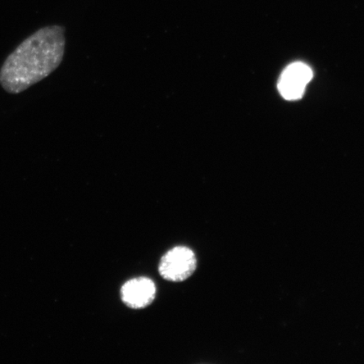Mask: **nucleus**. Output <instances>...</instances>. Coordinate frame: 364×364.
<instances>
[{"mask_svg": "<svg viewBox=\"0 0 364 364\" xmlns=\"http://www.w3.org/2000/svg\"><path fill=\"white\" fill-rule=\"evenodd\" d=\"M156 284L144 277L127 281L121 290L122 302L134 309L146 308L156 299Z\"/></svg>", "mask_w": 364, "mask_h": 364, "instance_id": "nucleus-4", "label": "nucleus"}, {"mask_svg": "<svg viewBox=\"0 0 364 364\" xmlns=\"http://www.w3.org/2000/svg\"><path fill=\"white\" fill-rule=\"evenodd\" d=\"M313 77L311 68L303 63H294L284 71L279 82L282 97L289 101L303 97L307 85Z\"/></svg>", "mask_w": 364, "mask_h": 364, "instance_id": "nucleus-3", "label": "nucleus"}, {"mask_svg": "<svg viewBox=\"0 0 364 364\" xmlns=\"http://www.w3.org/2000/svg\"><path fill=\"white\" fill-rule=\"evenodd\" d=\"M196 268L197 258L193 250L186 247H176L164 255L159 262V272L164 279L179 283L189 279Z\"/></svg>", "mask_w": 364, "mask_h": 364, "instance_id": "nucleus-2", "label": "nucleus"}, {"mask_svg": "<svg viewBox=\"0 0 364 364\" xmlns=\"http://www.w3.org/2000/svg\"><path fill=\"white\" fill-rule=\"evenodd\" d=\"M65 28L45 26L14 50L0 68V85L19 94L47 78L61 65L65 53Z\"/></svg>", "mask_w": 364, "mask_h": 364, "instance_id": "nucleus-1", "label": "nucleus"}]
</instances>
